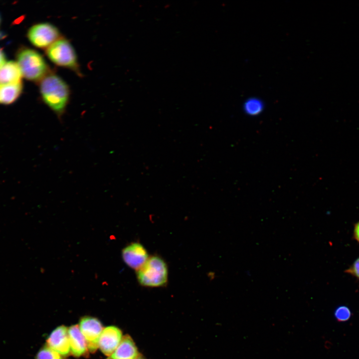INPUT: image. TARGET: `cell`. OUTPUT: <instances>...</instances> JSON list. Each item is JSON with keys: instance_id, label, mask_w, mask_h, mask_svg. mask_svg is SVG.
Returning <instances> with one entry per match:
<instances>
[{"instance_id": "obj_12", "label": "cell", "mask_w": 359, "mask_h": 359, "mask_svg": "<svg viewBox=\"0 0 359 359\" xmlns=\"http://www.w3.org/2000/svg\"><path fill=\"white\" fill-rule=\"evenodd\" d=\"M22 74L18 64L10 61L0 68V84H11L21 82Z\"/></svg>"}, {"instance_id": "obj_14", "label": "cell", "mask_w": 359, "mask_h": 359, "mask_svg": "<svg viewBox=\"0 0 359 359\" xmlns=\"http://www.w3.org/2000/svg\"><path fill=\"white\" fill-rule=\"evenodd\" d=\"M264 105L260 99L252 97L247 99L243 104L244 112L248 116H255L263 111Z\"/></svg>"}, {"instance_id": "obj_19", "label": "cell", "mask_w": 359, "mask_h": 359, "mask_svg": "<svg viewBox=\"0 0 359 359\" xmlns=\"http://www.w3.org/2000/svg\"><path fill=\"white\" fill-rule=\"evenodd\" d=\"M354 236L356 239L359 242V222L355 225Z\"/></svg>"}, {"instance_id": "obj_8", "label": "cell", "mask_w": 359, "mask_h": 359, "mask_svg": "<svg viewBox=\"0 0 359 359\" xmlns=\"http://www.w3.org/2000/svg\"><path fill=\"white\" fill-rule=\"evenodd\" d=\"M122 339L121 330L114 326L104 329L99 340V347L106 356H110L116 350Z\"/></svg>"}, {"instance_id": "obj_21", "label": "cell", "mask_w": 359, "mask_h": 359, "mask_svg": "<svg viewBox=\"0 0 359 359\" xmlns=\"http://www.w3.org/2000/svg\"></svg>"}, {"instance_id": "obj_1", "label": "cell", "mask_w": 359, "mask_h": 359, "mask_svg": "<svg viewBox=\"0 0 359 359\" xmlns=\"http://www.w3.org/2000/svg\"><path fill=\"white\" fill-rule=\"evenodd\" d=\"M39 82L40 93L44 103L60 118L69 101L68 85L60 76L51 72Z\"/></svg>"}, {"instance_id": "obj_15", "label": "cell", "mask_w": 359, "mask_h": 359, "mask_svg": "<svg viewBox=\"0 0 359 359\" xmlns=\"http://www.w3.org/2000/svg\"><path fill=\"white\" fill-rule=\"evenodd\" d=\"M36 359H62V358L58 353L47 345L37 353Z\"/></svg>"}, {"instance_id": "obj_16", "label": "cell", "mask_w": 359, "mask_h": 359, "mask_svg": "<svg viewBox=\"0 0 359 359\" xmlns=\"http://www.w3.org/2000/svg\"><path fill=\"white\" fill-rule=\"evenodd\" d=\"M335 319L339 322H345L350 320L352 312L350 308L346 306H340L335 311Z\"/></svg>"}, {"instance_id": "obj_7", "label": "cell", "mask_w": 359, "mask_h": 359, "mask_svg": "<svg viewBox=\"0 0 359 359\" xmlns=\"http://www.w3.org/2000/svg\"><path fill=\"white\" fill-rule=\"evenodd\" d=\"M122 255L125 263L137 271L146 263L149 256L145 247L138 242L132 243L122 250Z\"/></svg>"}, {"instance_id": "obj_17", "label": "cell", "mask_w": 359, "mask_h": 359, "mask_svg": "<svg viewBox=\"0 0 359 359\" xmlns=\"http://www.w3.org/2000/svg\"><path fill=\"white\" fill-rule=\"evenodd\" d=\"M347 272L359 279V257L354 262L351 267L347 270Z\"/></svg>"}, {"instance_id": "obj_3", "label": "cell", "mask_w": 359, "mask_h": 359, "mask_svg": "<svg viewBox=\"0 0 359 359\" xmlns=\"http://www.w3.org/2000/svg\"><path fill=\"white\" fill-rule=\"evenodd\" d=\"M48 59L57 66L69 69L82 76L75 50L70 42L61 36L46 49Z\"/></svg>"}, {"instance_id": "obj_10", "label": "cell", "mask_w": 359, "mask_h": 359, "mask_svg": "<svg viewBox=\"0 0 359 359\" xmlns=\"http://www.w3.org/2000/svg\"><path fill=\"white\" fill-rule=\"evenodd\" d=\"M70 352L75 357L85 355L87 352L86 340L78 325L71 326L68 330Z\"/></svg>"}, {"instance_id": "obj_18", "label": "cell", "mask_w": 359, "mask_h": 359, "mask_svg": "<svg viewBox=\"0 0 359 359\" xmlns=\"http://www.w3.org/2000/svg\"><path fill=\"white\" fill-rule=\"evenodd\" d=\"M5 63V57L3 51L0 48V68Z\"/></svg>"}, {"instance_id": "obj_13", "label": "cell", "mask_w": 359, "mask_h": 359, "mask_svg": "<svg viewBox=\"0 0 359 359\" xmlns=\"http://www.w3.org/2000/svg\"><path fill=\"white\" fill-rule=\"evenodd\" d=\"M22 90L21 82L11 84H0V104H9L19 97Z\"/></svg>"}, {"instance_id": "obj_11", "label": "cell", "mask_w": 359, "mask_h": 359, "mask_svg": "<svg viewBox=\"0 0 359 359\" xmlns=\"http://www.w3.org/2000/svg\"><path fill=\"white\" fill-rule=\"evenodd\" d=\"M139 356L137 348L131 338L126 335L108 359H136Z\"/></svg>"}, {"instance_id": "obj_6", "label": "cell", "mask_w": 359, "mask_h": 359, "mask_svg": "<svg viewBox=\"0 0 359 359\" xmlns=\"http://www.w3.org/2000/svg\"><path fill=\"white\" fill-rule=\"evenodd\" d=\"M79 327L89 351L94 353L99 347V338L103 330L101 322L96 318L86 317L80 320Z\"/></svg>"}, {"instance_id": "obj_4", "label": "cell", "mask_w": 359, "mask_h": 359, "mask_svg": "<svg viewBox=\"0 0 359 359\" xmlns=\"http://www.w3.org/2000/svg\"><path fill=\"white\" fill-rule=\"evenodd\" d=\"M137 277L139 282L144 286H163L168 281L167 264L158 256L150 257L144 265L137 271Z\"/></svg>"}, {"instance_id": "obj_20", "label": "cell", "mask_w": 359, "mask_h": 359, "mask_svg": "<svg viewBox=\"0 0 359 359\" xmlns=\"http://www.w3.org/2000/svg\"><path fill=\"white\" fill-rule=\"evenodd\" d=\"M136 359H144L139 356Z\"/></svg>"}, {"instance_id": "obj_9", "label": "cell", "mask_w": 359, "mask_h": 359, "mask_svg": "<svg viewBox=\"0 0 359 359\" xmlns=\"http://www.w3.org/2000/svg\"><path fill=\"white\" fill-rule=\"evenodd\" d=\"M68 330L65 326H59L51 333L47 340V346L62 356H67L70 352Z\"/></svg>"}, {"instance_id": "obj_2", "label": "cell", "mask_w": 359, "mask_h": 359, "mask_svg": "<svg viewBox=\"0 0 359 359\" xmlns=\"http://www.w3.org/2000/svg\"><path fill=\"white\" fill-rule=\"evenodd\" d=\"M17 61L22 75L27 80L40 82L51 72L43 57L34 49L24 48L20 50Z\"/></svg>"}, {"instance_id": "obj_5", "label": "cell", "mask_w": 359, "mask_h": 359, "mask_svg": "<svg viewBox=\"0 0 359 359\" xmlns=\"http://www.w3.org/2000/svg\"><path fill=\"white\" fill-rule=\"evenodd\" d=\"M27 36L34 46L43 49H47L61 37L59 29L48 22L33 25L29 29Z\"/></svg>"}]
</instances>
